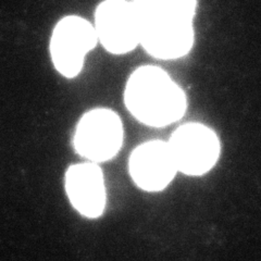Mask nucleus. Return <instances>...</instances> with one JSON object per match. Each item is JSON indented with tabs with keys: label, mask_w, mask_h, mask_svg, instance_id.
Segmentation results:
<instances>
[{
	"label": "nucleus",
	"mask_w": 261,
	"mask_h": 261,
	"mask_svg": "<svg viewBox=\"0 0 261 261\" xmlns=\"http://www.w3.org/2000/svg\"><path fill=\"white\" fill-rule=\"evenodd\" d=\"M96 34L105 49L124 55L140 45V30L133 3L106 0L96 11Z\"/></svg>",
	"instance_id": "nucleus-6"
},
{
	"label": "nucleus",
	"mask_w": 261,
	"mask_h": 261,
	"mask_svg": "<svg viewBox=\"0 0 261 261\" xmlns=\"http://www.w3.org/2000/svg\"><path fill=\"white\" fill-rule=\"evenodd\" d=\"M129 175L145 192H161L178 173L168 142H146L133 150L128 160Z\"/></svg>",
	"instance_id": "nucleus-7"
},
{
	"label": "nucleus",
	"mask_w": 261,
	"mask_h": 261,
	"mask_svg": "<svg viewBox=\"0 0 261 261\" xmlns=\"http://www.w3.org/2000/svg\"><path fill=\"white\" fill-rule=\"evenodd\" d=\"M178 172L200 176L215 168L221 145L218 135L205 124L186 123L177 127L168 141Z\"/></svg>",
	"instance_id": "nucleus-3"
},
{
	"label": "nucleus",
	"mask_w": 261,
	"mask_h": 261,
	"mask_svg": "<svg viewBox=\"0 0 261 261\" xmlns=\"http://www.w3.org/2000/svg\"><path fill=\"white\" fill-rule=\"evenodd\" d=\"M140 45L161 60L186 56L194 45L196 0H134Z\"/></svg>",
	"instance_id": "nucleus-1"
},
{
	"label": "nucleus",
	"mask_w": 261,
	"mask_h": 261,
	"mask_svg": "<svg viewBox=\"0 0 261 261\" xmlns=\"http://www.w3.org/2000/svg\"><path fill=\"white\" fill-rule=\"evenodd\" d=\"M124 102L137 121L152 127L168 126L181 120L187 108L181 86L165 70L154 65L141 67L130 74Z\"/></svg>",
	"instance_id": "nucleus-2"
},
{
	"label": "nucleus",
	"mask_w": 261,
	"mask_h": 261,
	"mask_svg": "<svg viewBox=\"0 0 261 261\" xmlns=\"http://www.w3.org/2000/svg\"><path fill=\"white\" fill-rule=\"evenodd\" d=\"M96 30L80 16H67L57 24L51 36L50 55L56 70L68 79L77 76L85 56L97 45Z\"/></svg>",
	"instance_id": "nucleus-5"
},
{
	"label": "nucleus",
	"mask_w": 261,
	"mask_h": 261,
	"mask_svg": "<svg viewBox=\"0 0 261 261\" xmlns=\"http://www.w3.org/2000/svg\"><path fill=\"white\" fill-rule=\"evenodd\" d=\"M65 192L82 216L95 219L103 214L107 201L103 173L95 162L79 163L65 173Z\"/></svg>",
	"instance_id": "nucleus-8"
},
{
	"label": "nucleus",
	"mask_w": 261,
	"mask_h": 261,
	"mask_svg": "<svg viewBox=\"0 0 261 261\" xmlns=\"http://www.w3.org/2000/svg\"><path fill=\"white\" fill-rule=\"evenodd\" d=\"M123 124L118 114L105 108L85 113L74 135V148L92 162H105L117 156L123 144Z\"/></svg>",
	"instance_id": "nucleus-4"
}]
</instances>
